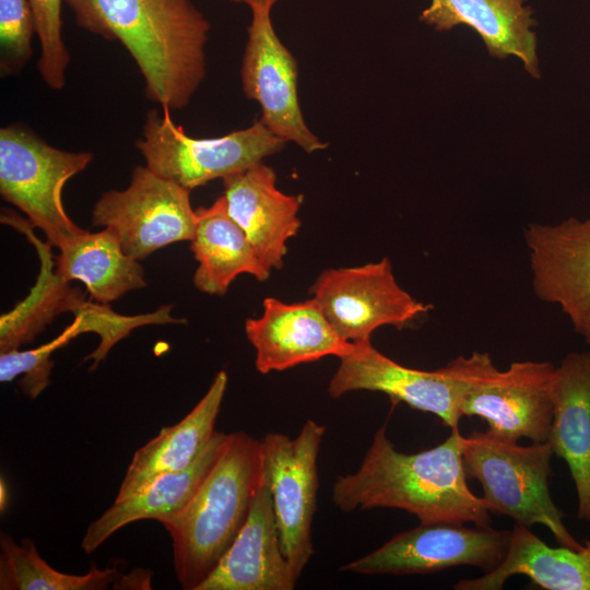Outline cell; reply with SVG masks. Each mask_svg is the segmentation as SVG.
<instances>
[{
  "mask_svg": "<svg viewBox=\"0 0 590 590\" xmlns=\"http://www.w3.org/2000/svg\"><path fill=\"white\" fill-rule=\"evenodd\" d=\"M76 24L119 42L137 63L149 99L180 110L206 74L210 23L192 0H63Z\"/></svg>",
  "mask_w": 590,
  "mask_h": 590,
  "instance_id": "1",
  "label": "cell"
},
{
  "mask_svg": "<svg viewBox=\"0 0 590 590\" xmlns=\"http://www.w3.org/2000/svg\"><path fill=\"white\" fill-rule=\"evenodd\" d=\"M467 480L459 428L430 449L404 453L396 449L381 426L357 471L334 482L332 500L343 511L397 508L414 515L420 523L487 527V504L472 493Z\"/></svg>",
  "mask_w": 590,
  "mask_h": 590,
  "instance_id": "2",
  "label": "cell"
},
{
  "mask_svg": "<svg viewBox=\"0 0 590 590\" xmlns=\"http://www.w3.org/2000/svg\"><path fill=\"white\" fill-rule=\"evenodd\" d=\"M264 475L261 440L228 434L216 463L189 503L161 523L172 538L182 589L197 588L214 570L247 520Z\"/></svg>",
  "mask_w": 590,
  "mask_h": 590,
  "instance_id": "3",
  "label": "cell"
},
{
  "mask_svg": "<svg viewBox=\"0 0 590 590\" xmlns=\"http://www.w3.org/2000/svg\"><path fill=\"white\" fill-rule=\"evenodd\" d=\"M553 455L547 442L521 446L487 430L462 436L465 475L481 484L489 512L526 527L544 526L559 545L579 550L583 544L566 528L550 494Z\"/></svg>",
  "mask_w": 590,
  "mask_h": 590,
  "instance_id": "4",
  "label": "cell"
},
{
  "mask_svg": "<svg viewBox=\"0 0 590 590\" xmlns=\"http://www.w3.org/2000/svg\"><path fill=\"white\" fill-rule=\"evenodd\" d=\"M162 109L146 114L135 145L145 166L190 191L263 162L287 144L260 119L222 137L196 139L174 122L168 108Z\"/></svg>",
  "mask_w": 590,
  "mask_h": 590,
  "instance_id": "5",
  "label": "cell"
},
{
  "mask_svg": "<svg viewBox=\"0 0 590 590\" xmlns=\"http://www.w3.org/2000/svg\"><path fill=\"white\" fill-rule=\"evenodd\" d=\"M91 152L63 151L46 143L31 129L10 125L0 129V193L20 209L30 223L60 248L85 229L67 214L62 189L83 172Z\"/></svg>",
  "mask_w": 590,
  "mask_h": 590,
  "instance_id": "6",
  "label": "cell"
},
{
  "mask_svg": "<svg viewBox=\"0 0 590 590\" xmlns=\"http://www.w3.org/2000/svg\"><path fill=\"white\" fill-rule=\"evenodd\" d=\"M476 362V352L458 356L436 370L403 366L376 350L370 340L354 343L340 358L328 394L338 399L352 391H376L425 413L451 429L459 428L460 403Z\"/></svg>",
  "mask_w": 590,
  "mask_h": 590,
  "instance_id": "7",
  "label": "cell"
},
{
  "mask_svg": "<svg viewBox=\"0 0 590 590\" xmlns=\"http://www.w3.org/2000/svg\"><path fill=\"white\" fill-rule=\"evenodd\" d=\"M555 368L550 362L522 361L502 371L488 353L477 352L460 413L482 417L486 430L500 438L546 442L553 421Z\"/></svg>",
  "mask_w": 590,
  "mask_h": 590,
  "instance_id": "8",
  "label": "cell"
},
{
  "mask_svg": "<svg viewBox=\"0 0 590 590\" xmlns=\"http://www.w3.org/2000/svg\"><path fill=\"white\" fill-rule=\"evenodd\" d=\"M94 226L110 229L123 251L140 261L167 245L194 235L190 190L148 166H137L123 190L104 192L92 210Z\"/></svg>",
  "mask_w": 590,
  "mask_h": 590,
  "instance_id": "9",
  "label": "cell"
},
{
  "mask_svg": "<svg viewBox=\"0 0 590 590\" xmlns=\"http://www.w3.org/2000/svg\"><path fill=\"white\" fill-rule=\"evenodd\" d=\"M310 294L338 334L352 343L370 340L384 326L401 330L432 308L399 285L387 258L327 269L311 285Z\"/></svg>",
  "mask_w": 590,
  "mask_h": 590,
  "instance_id": "10",
  "label": "cell"
},
{
  "mask_svg": "<svg viewBox=\"0 0 590 590\" xmlns=\"http://www.w3.org/2000/svg\"><path fill=\"white\" fill-rule=\"evenodd\" d=\"M324 433L323 425L307 420L294 439L280 433H269L261 439L282 551L298 578L314 553L317 460Z\"/></svg>",
  "mask_w": 590,
  "mask_h": 590,
  "instance_id": "11",
  "label": "cell"
},
{
  "mask_svg": "<svg viewBox=\"0 0 590 590\" xmlns=\"http://www.w3.org/2000/svg\"><path fill=\"white\" fill-rule=\"evenodd\" d=\"M510 531L436 522L400 532L341 570L362 575L429 574L458 566L488 573L504 559Z\"/></svg>",
  "mask_w": 590,
  "mask_h": 590,
  "instance_id": "12",
  "label": "cell"
},
{
  "mask_svg": "<svg viewBox=\"0 0 590 590\" xmlns=\"http://www.w3.org/2000/svg\"><path fill=\"white\" fill-rule=\"evenodd\" d=\"M240 80L245 95L261 109L260 120L275 135L308 154L328 143L305 121L298 98V64L274 31L271 10L251 8Z\"/></svg>",
  "mask_w": 590,
  "mask_h": 590,
  "instance_id": "13",
  "label": "cell"
},
{
  "mask_svg": "<svg viewBox=\"0 0 590 590\" xmlns=\"http://www.w3.org/2000/svg\"><path fill=\"white\" fill-rule=\"evenodd\" d=\"M523 238L534 294L557 305L590 345V217L531 223Z\"/></svg>",
  "mask_w": 590,
  "mask_h": 590,
  "instance_id": "14",
  "label": "cell"
},
{
  "mask_svg": "<svg viewBox=\"0 0 590 590\" xmlns=\"http://www.w3.org/2000/svg\"><path fill=\"white\" fill-rule=\"evenodd\" d=\"M245 332L255 347V365L261 374L285 370L329 355L341 358L354 349V343L338 334L312 298L284 303L267 297L262 315L248 318Z\"/></svg>",
  "mask_w": 590,
  "mask_h": 590,
  "instance_id": "15",
  "label": "cell"
},
{
  "mask_svg": "<svg viewBox=\"0 0 590 590\" xmlns=\"http://www.w3.org/2000/svg\"><path fill=\"white\" fill-rule=\"evenodd\" d=\"M231 217L245 232L262 267L281 269L299 227L302 196L281 191L272 167L260 162L223 179Z\"/></svg>",
  "mask_w": 590,
  "mask_h": 590,
  "instance_id": "16",
  "label": "cell"
},
{
  "mask_svg": "<svg viewBox=\"0 0 590 590\" xmlns=\"http://www.w3.org/2000/svg\"><path fill=\"white\" fill-rule=\"evenodd\" d=\"M297 579L282 551L264 471L246 522L197 590H292Z\"/></svg>",
  "mask_w": 590,
  "mask_h": 590,
  "instance_id": "17",
  "label": "cell"
},
{
  "mask_svg": "<svg viewBox=\"0 0 590 590\" xmlns=\"http://www.w3.org/2000/svg\"><path fill=\"white\" fill-rule=\"evenodd\" d=\"M553 421L547 438L554 455L565 460L573 477L577 516L590 520V352H571L555 368Z\"/></svg>",
  "mask_w": 590,
  "mask_h": 590,
  "instance_id": "18",
  "label": "cell"
},
{
  "mask_svg": "<svg viewBox=\"0 0 590 590\" xmlns=\"http://www.w3.org/2000/svg\"><path fill=\"white\" fill-rule=\"evenodd\" d=\"M524 0H432L421 20L436 31L464 24L484 42L492 57H517L528 73L540 78L535 25Z\"/></svg>",
  "mask_w": 590,
  "mask_h": 590,
  "instance_id": "19",
  "label": "cell"
},
{
  "mask_svg": "<svg viewBox=\"0 0 590 590\" xmlns=\"http://www.w3.org/2000/svg\"><path fill=\"white\" fill-rule=\"evenodd\" d=\"M226 387L227 374L221 370L202 399L181 421L163 427L134 452L115 500L129 497L162 474L188 468L200 456L215 434Z\"/></svg>",
  "mask_w": 590,
  "mask_h": 590,
  "instance_id": "20",
  "label": "cell"
},
{
  "mask_svg": "<svg viewBox=\"0 0 590 590\" xmlns=\"http://www.w3.org/2000/svg\"><path fill=\"white\" fill-rule=\"evenodd\" d=\"M228 434L215 432L200 456L186 469L162 474L129 497L115 503L86 529L81 547L93 553L109 536L134 521H162L181 510L197 493L217 459Z\"/></svg>",
  "mask_w": 590,
  "mask_h": 590,
  "instance_id": "21",
  "label": "cell"
},
{
  "mask_svg": "<svg viewBox=\"0 0 590 590\" xmlns=\"http://www.w3.org/2000/svg\"><path fill=\"white\" fill-rule=\"evenodd\" d=\"M523 575L547 590H590V541L579 550L551 547L529 527L515 523L500 564L483 576L462 579L456 590H500L512 576Z\"/></svg>",
  "mask_w": 590,
  "mask_h": 590,
  "instance_id": "22",
  "label": "cell"
},
{
  "mask_svg": "<svg viewBox=\"0 0 590 590\" xmlns=\"http://www.w3.org/2000/svg\"><path fill=\"white\" fill-rule=\"evenodd\" d=\"M197 225L190 250L198 262L193 284L202 293L223 296L240 274L258 281L270 278L260 263L245 232L231 217L226 199L219 197L210 206L196 210Z\"/></svg>",
  "mask_w": 590,
  "mask_h": 590,
  "instance_id": "23",
  "label": "cell"
},
{
  "mask_svg": "<svg viewBox=\"0 0 590 590\" xmlns=\"http://www.w3.org/2000/svg\"><path fill=\"white\" fill-rule=\"evenodd\" d=\"M1 222L23 233L35 246L40 261L39 274L30 294L0 317V353H4L32 342L58 315L75 314L87 300L80 288L56 273L52 246L33 233L30 221L5 211Z\"/></svg>",
  "mask_w": 590,
  "mask_h": 590,
  "instance_id": "24",
  "label": "cell"
},
{
  "mask_svg": "<svg viewBox=\"0 0 590 590\" xmlns=\"http://www.w3.org/2000/svg\"><path fill=\"white\" fill-rule=\"evenodd\" d=\"M58 249L56 273L69 282H82L96 303L110 304L127 292L146 286L143 268L123 251L108 228L84 231Z\"/></svg>",
  "mask_w": 590,
  "mask_h": 590,
  "instance_id": "25",
  "label": "cell"
},
{
  "mask_svg": "<svg viewBox=\"0 0 590 590\" xmlns=\"http://www.w3.org/2000/svg\"><path fill=\"white\" fill-rule=\"evenodd\" d=\"M0 548L1 590H104L122 577L117 567L101 569L95 564L84 575L61 573L39 555L31 539L17 543L2 533Z\"/></svg>",
  "mask_w": 590,
  "mask_h": 590,
  "instance_id": "26",
  "label": "cell"
},
{
  "mask_svg": "<svg viewBox=\"0 0 590 590\" xmlns=\"http://www.w3.org/2000/svg\"><path fill=\"white\" fill-rule=\"evenodd\" d=\"M172 305H163L157 310L144 315L123 316L114 311L109 304L87 300L75 314L79 319V334L94 332L99 335L98 346L85 357L93 359L94 369L105 359L111 347L141 326L178 323L181 320L170 316Z\"/></svg>",
  "mask_w": 590,
  "mask_h": 590,
  "instance_id": "27",
  "label": "cell"
},
{
  "mask_svg": "<svg viewBox=\"0 0 590 590\" xmlns=\"http://www.w3.org/2000/svg\"><path fill=\"white\" fill-rule=\"evenodd\" d=\"M79 326L80 321L74 317L57 338L36 349L0 353V381L10 382L22 375L20 387L23 393L36 399L50 384L51 354L80 335Z\"/></svg>",
  "mask_w": 590,
  "mask_h": 590,
  "instance_id": "28",
  "label": "cell"
},
{
  "mask_svg": "<svg viewBox=\"0 0 590 590\" xmlns=\"http://www.w3.org/2000/svg\"><path fill=\"white\" fill-rule=\"evenodd\" d=\"M62 1L28 0L40 45L38 72L44 83L57 91L66 84V73L70 62V54L61 33Z\"/></svg>",
  "mask_w": 590,
  "mask_h": 590,
  "instance_id": "29",
  "label": "cell"
},
{
  "mask_svg": "<svg viewBox=\"0 0 590 590\" xmlns=\"http://www.w3.org/2000/svg\"><path fill=\"white\" fill-rule=\"evenodd\" d=\"M35 20L28 0H0V68L2 74L20 71L32 58Z\"/></svg>",
  "mask_w": 590,
  "mask_h": 590,
  "instance_id": "30",
  "label": "cell"
},
{
  "mask_svg": "<svg viewBox=\"0 0 590 590\" xmlns=\"http://www.w3.org/2000/svg\"><path fill=\"white\" fill-rule=\"evenodd\" d=\"M280 0H244V3L251 8H262L271 10Z\"/></svg>",
  "mask_w": 590,
  "mask_h": 590,
  "instance_id": "31",
  "label": "cell"
},
{
  "mask_svg": "<svg viewBox=\"0 0 590 590\" xmlns=\"http://www.w3.org/2000/svg\"><path fill=\"white\" fill-rule=\"evenodd\" d=\"M0 492H1V509L3 510V508L7 507V500H8V497H7V488L4 486V482L1 481V487H0Z\"/></svg>",
  "mask_w": 590,
  "mask_h": 590,
  "instance_id": "32",
  "label": "cell"
},
{
  "mask_svg": "<svg viewBox=\"0 0 590 590\" xmlns=\"http://www.w3.org/2000/svg\"><path fill=\"white\" fill-rule=\"evenodd\" d=\"M232 2H244V0H229Z\"/></svg>",
  "mask_w": 590,
  "mask_h": 590,
  "instance_id": "33",
  "label": "cell"
}]
</instances>
